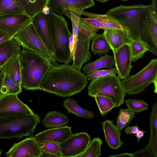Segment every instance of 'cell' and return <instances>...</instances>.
Wrapping results in <instances>:
<instances>
[{
  "instance_id": "7402d4cb",
  "label": "cell",
  "mask_w": 157,
  "mask_h": 157,
  "mask_svg": "<svg viewBox=\"0 0 157 157\" xmlns=\"http://www.w3.org/2000/svg\"><path fill=\"white\" fill-rule=\"evenodd\" d=\"M0 69L3 73L8 74L13 81L21 86L19 53L13 56Z\"/></svg>"
},
{
  "instance_id": "bcb514c9",
  "label": "cell",
  "mask_w": 157,
  "mask_h": 157,
  "mask_svg": "<svg viewBox=\"0 0 157 157\" xmlns=\"http://www.w3.org/2000/svg\"><path fill=\"white\" fill-rule=\"evenodd\" d=\"M146 132V131L139 130L135 134V136L137 140V143H138L140 140L144 136V133Z\"/></svg>"
},
{
  "instance_id": "4fadbf2b",
  "label": "cell",
  "mask_w": 157,
  "mask_h": 157,
  "mask_svg": "<svg viewBox=\"0 0 157 157\" xmlns=\"http://www.w3.org/2000/svg\"><path fill=\"white\" fill-rule=\"evenodd\" d=\"M7 157H42V151L38 143L32 135L14 143L5 154Z\"/></svg>"
},
{
  "instance_id": "f1b7e54d",
  "label": "cell",
  "mask_w": 157,
  "mask_h": 157,
  "mask_svg": "<svg viewBox=\"0 0 157 157\" xmlns=\"http://www.w3.org/2000/svg\"><path fill=\"white\" fill-rule=\"evenodd\" d=\"M26 14L33 17L48 6L49 0H20Z\"/></svg>"
},
{
  "instance_id": "c3c4849f",
  "label": "cell",
  "mask_w": 157,
  "mask_h": 157,
  "mask_svg": "<svg viewBox=\"0 0 157 157\" xmlns=\"http://www.w3.org/2000/svg\"><path fill=\"white\" fill-rule=\"evenodd\" d=\"M42 157H57V156L48 152L42 151Z\"/></svg>"
},
{
  "instance_id": "484cf974",
  "label": "cell",
  "mask_w": 157,
  "mask_h": 157,
  "mask_svg": "<svg viewBox=\"0 0 157 157\" xmlns=\"http://www.w3.org/2000/svg\"><path fill=\"white\" fill-rule=\"evenodd\" d=\"M70 121L69 118L59 111H52L47 113L42 120L46 128H54L66 126Z\"/></svg>"
},
{
  "instance_id": "7a4b0ae2",
  "label": "cell",
  "mask_w": 157,
  "mask_h": 157,
  "mask_svg": "<svg viewBox=\"0 0 157 157\" xmlns=\"http://www.w3.org/2000/svg\"><path fill=\"white\" fill-rule=\"evenodd\" d=\"M19 59L21 87L27 90H40L43 78L53 64L42 56L24 48Z\"/></svg>"
},
{
  "instance_id": "d6986e66",
  "label": "cell",
  "mask_w": 157,
  "mask_h": 157,
  "mask_svg": "<svg viewBox=\"0 0 157 157\" xmlns=\"http://www.w3.org/2000/svg\"><path fill=\"white\" fill-rule=\"evenodd\" d=\"M114 121L107 119L101 123L105 141L109 147L116 150L123 144L121 139V131L114 124Z\"/></svg>"
},
{
  "instance_id": "ba28073f",
  "label": "cell",
  "mask_w": 157,
  "mask_h": 157,
  "mask_svg": "<svg viewBox=\"0 0 157 157\" xmlns=\"http://www.w3.org/2000/svg\"><path fill=\"white\" fill-rule=\"evenodd\" d=\"M23 48L35 52L50 61L53 65H58L36 31L32 22L13 37Z\"/></svg>"
},
{
  "instance_id": "b9f144b4",
  "label": "cell",
  "mask_w": 157,
  "mask_h": 157,
  "mask_svg": "<svg viewBox=\"0 0 157 157\" xmlns=\"http://www.w3.org/2000/svg\"><path fill=\"white\" fill-rule=\"evenodd\" d=\"M133 157H151L154 156L150 149L146 146L143 149L136 152L132 153Z\"/></svg>"
},
{
  "instance_id": "8d00e7d4",
  "label": "cell",
  "mask_w": 157,
  "mask_h": 157,
  "mask_svg": "<svg viewBox=\"0 0 157 157\" xmlns=\"http://www.w3.org/2000/svg\"><path fill=\"white\" fill-rule=\"evenodd\" d=\"M124 102L128 109L135 113H139L148 109L149 105L142 99L129 98L125 100Z\"/></svg>"
},
{
  "instance_id": "83f0119b",
  "label": "cell",
  "mask_w": 157,
  "mask_h": 157,
  "mask_svg": "<svg viewBox=\"0 0 157 157\" xmlns=\"http://www.w3.org/2000/svg\"><path fill=\"white\" fill-rule=\"evenodd\" d=\"M25 13L20 0H0V15Z\"/></svg>"
},
{
  "instance_id": "8992f818",
  "label": "cell",
  "mask_w": 157,
  "mask_h": 157,
  "mask_svg": "<svg viewBox=\"0 0 157 157\" xmlns=\"http://www.w3.org/2000/svg\"><path fill=\"white\" fill-rule=\"evenodd\" d=\"M87 90L88 95L91 97L102 96L110 99L115 107L124 103L126 94L122 86L121 79L115 74L92 79Z\"/></svg>"
},
{
  "instance_id": "d6a6232c",
  "label": "cell",
  "mask_w": 157,
  "mask_h": 157,
  "mask_svg": "<svg viewBox=\"0 0 157 157\" xmlns=\"http://www.w3.org/2000/svg\"><path fill=\"white\" fill-rule=\"evenodd\" d=\"M102 143V140L98 137L94 138L79 157H98L101 156Z\"/></svg>"
},
{
  "instance_id": "ab89813d",
  "label": "cell",
  "mask_w": 157,
  "mask_h": 157,
  "mask_svg": "<svg viewBox=\"0 0 157 157\" xmlns=\"http://www.w3.org/2000/svg\"><path fill=\"white\" fill-rule=\"evenodd\" d=\"M113 74H117V71L116 68H113L109 69L98 70L89 75H86V77L87 80L91 81L95 78Z\"/></svg>"
},
{
  "instance_id": "f546056e",
  "label": "cell",
  "mask_w": 157,
  "mask_h": 157,
  "mask_svg": "<svg viewBox=\"0 0 157 157\" xmlns=\"http://www.w3.org/2000/svg\"><path fill=\"white\" fill-rule=\"evenodd\" d=\"M83 10L82 9L68 7L64 9L63 11V14H65L71 20L74 43L77 41L79 22Z\"/></svg>"
},
{
  "instance_id": "f35d334b",
  "label": "cell",
  "mask_w": 157,
  "mask_h": 157,
  "mask_svg": "<svg viewBox=\"0 0 157 157\" xmlns=\"http://www.w3.org/2000/svg\"><path fill=\"white\" fill-rule=\"evenodd\" d=\"M96 33L79 21L78 38L83 39L90 38L92 39Z\"/></svg>"
},
{
  "instance_id": "52a82bcc",
  "label": "cell",
  "mask_w": 157,
  "mask_h": 157,
  "mask_svg": "<svg viewBox=\"0 0 157 157\" xmlns=\"http://www.w3.org/2000/svg\"><path fill=\"white\" fill-rule=\"evenodd\" d=\"M121 81L126 94H136L141 93L151 83L157 80V59L151 60L149 63L137 73L128 75Z\"/></svg>"
},
{
  "instance_id": "5bb4252c",
  "label": "cell",
  "mask_w": 157,
  "mask_h": 157,
  "mask_svg": "<svg viewBox=\"0 0 157 157\" xmlns=\"http://www.w3.org/2000/svg\"><path fill=\"white\" fill-rule=\"evenodd\" d=\"M32 18L25 13L0 15V29L12 38L32 22Z\"/></svg>"
},
{
  "instance_id": "44dd1931",
  "label": "cell",
  "mask_w": 157,
  "mask_h": 157,
  "mask_svg": "<svg viewBox=\"0 0 157 157\" xmlns=\"http://www.w3.org/2000/svg\"><path fill=\"white\" fill-rule=\"evenodd\" d=\"M82 15L87 17H91L98 20L101 23L102 29L105 30H115L121 31L127 33L128 30L122 26L114 18L106 14H99L83 11Z\"/></svg>"
},
{
  "instance_id": "db71d44e",
  "label": "cell",
  "mask_w": 157,
  "mask_h": 157,
  "mask_svg": "<svg viewBox=\"0 0 157 157\" xmlns=\"http://www.w3.org/2000/svg\"><path fill=\"white\" fill-rule=\"evenodd\" d=\"M128 0H122V1H127Z\"/></svg>"
},
{
  "instance_id": "d590c367",
  "label": "cell",
  "mask_w": 157,
  "mask_h": 157,
  "mask_svg": "<svg viewBox=\"0 0 157 157\" xmlns=\"http://www.w3.org/2000/svg\"><path fill=\"white\" fill-rule=\"evenodd\" d=\"M129 45L131 51L132 62H133L142 58L145 53L148 51L141 42L132 40Z\"/></svg>"
},
{
  "instance_id": "8fae6325",
  "label": "cell",
  "mask_w": 157,
  "mask_h": 157,
  "mask_svg": "<svg viewBox=\"0 0 157 157\" xmlns=\"http://www.w3.org/2000/svg\"><path fill=\"white\" fill-rule=\"evenodd\" d=\"M140 39L148 51L157 56V13L152 11L142 28Z\"/></svg>"
},
{
  "instance_id": "7bdbcfd3",
  "label": "cell",
  "mask_w": 157,
  "mask_h": 157,
  "mask_svg": "<svg viewBox=\"0 0 157 157\" xmlns=\"http://www.w3.org/2000/svg\"><path fill=\"white\" fill-rule=\"evenodd\" d=\"M139 130V128L137 125L128 126L125 129L124 132L128 134H135Z\"/></svg>"
},
{
  "instance_id": "816d5d0a",
  "label": "cell",
  "mask_w": 157,
  "mask_h": 157,
  "mask_svg": "<svg viewBox=\"0 0 157 157\" xmlns=\"http://www.w3.org/2000/svg\"><path fill=\"white\" fill-rule=\"evenodd\" d=\"M96 1L99 2H101L104 3L107 2L109 0H95Z\"/></svg>"
},
{
  "instance_id": "7dc6e473",
  "label": "cell",
  "mask_w": 157,
  "mask_h": 157,
  "mask_svg": "<svg viewBox=\"0 0 157 157\" xmlns=\"http://www.w3.org/2000/svg\"><path fill=\"white\" fill-rule=\"evenodd\" d=\"M133 157V156L132 155V153H122L121 154L117 155H111L109 156V157Z\"/></svg>"
},
{
  "instance_id": "30bf717a",
  "label": "cell",
  "mask_w": 157,
  "mask_h": 157,
  "mask_svg": "<svg viewBox=\"0 0 157 157\" xmlns=\"http://www.w3.org/2000/svg\"><path fill=\"white\" fill-rule=\"evenodd\" d=\"M90 137L85 132L72 134L64 142L59 144L62 157L79 156L90 141Z\"/></svg>"
},
{
  "instance_id": "e0dca14e",
  "label": "cell",
  "mask_w": 157,
  "mask_h": 157,
  "mask_svg": "<svg viewBox=\"0 0 157 157\" xmlns=\"http://www.w3.org/2000/svg\"><path fill=\"white\" fill-rule=\"evenodd\" d=\"M94 6L93 0H49L48 7L49 11L63 16V10L68 7L84 10Z\"/></svg>"
},
{
  "instance_id": "3957f363",
  "label": "cell",
  "mask_w": 157,
  "mask_h": 157,
  "mask_svg": "<svg viewBox=\"0 0 157 157\" xmlns=\"http://www.w3.org/2000/svg\"><path fill=\"white\" fill-rule=\"evenodd\" d=\"M152 11H154L151 4L128 6L121 5L110 9L106 14L114 18L128 30V34L132 40L141 42L140 37L142 28Z\"/></svg>"
},
{
  "instance_id": "cb8c5ba5",
  "label": "cell",
  "mask_w": 157,
  "mask_h": 157,
  "mask_svg": "<svg viewBox=\"0 0 157 157\" xmlns=\"http://www.w3.org/2000/svg\"><path fill=\"white\" fill-rule=\"evenodd\" d=\"M150 137L147 145L154 157H157V102L152 106L150 117Z\"/></svg>"
},
{
  "instance_id": "681fc988",
  "label": "cell",
  "mask_w": 157,
  "mask_h": 157,
  "mask_svg": "<svg viewBox=\"0 0 157 157\" xmlns=\"http://www.w3.org/2000/svg\"><path fill=\"white\" fill-rule=\"evenodd\" d=\"M151 4L154 12L157 13V0H152Z\"/></svg>"
},
{
  "instance_id": "f5cc1de1",
  "label": "cell",
  "mask_w": 157,
  "mask_h": 157,
  "mask_svg": "<svg viewBox=\"0 0 157 157\" xmlns=\"http://www.w3.org/2000/svg\"><path fill=\"white\" fill-rule=\"evenodd\" d=\"M2 154V151L0 150V156H1Z\"/></svg>"
},
{
  "instance_id": "d4e9b609",
  "label": "cell",
  "mask_w": 157,
  "mask_h": 157,
  "mask_svg": "<svg viewBox=\"0 0 157 157\" xmlns=\"http://www.w3.org/2000/svg\"><path fill=\"white\" fill-rule=\"evenodd\" d=\"M114 65V56L106 54L96 60L84 65L82 70L83 73L87 75L100 69L112 68Z\"/></svg>"
},
{
  "instance_id": "2e32d148",
  "label": "cell",
  "mask_w": 157,
  "mask_h": 157,
  "mask_svg": "<svg viewBox=\"0 0 157 157\" xmlns=\"http://www.w3.org/2000/svg\"><path fill=\"white\" fill-rule=\"evenodd\" d=\"M71 127L66 125L51 128L36 134L35 138L38 144L48 141L60 144L72 134Z\"/></svg>"
},
{
  "instance_id": "f6af8a7d",
  "label": "cell",
  "mask_w": 157,
  "mask_h": 157,
  "mask_svg": "<svg viewBox=\"0 0 157 157\" xmlns=\"http://www.w3.org/2000/svg\"><path fill=\"white\" fill-rule=\"evenodd\" d=\"M69 44L71 56L73 48V38L72 34L71 33H70L69 35Z\"/></svg>"
},
{
  "instance_id": "4dcf8cb0",
  "label": "cell",
  "mask_w": 157,
  "mask_h": 157,
  "mask_svg": "<svg viewBox=\"0 0 157 157\" xmlns=\"http://www.w3.org/2000/svg\"><path fill=\"white\" fill-rule=\"evenodd\" d=\"M92 40L91 50L94 55L105 54L111 50L103 33H96Z\"/></svg>"
},
{
  "instance_id": "4316f807",
  "label": "cell",
  "mask_w": 157,
  "mask_h": 157,
  "mask_svg": "<svg viewBox=\"0 0 157 157\" xmlns=\"http://www.w3.org/2000/svg\"><path fill=\"white\" fill-rule=\"evenodd\" d=\"M77 102L73 99L67 98L63 102V106L66 109L67 113H72L78 117L89 119L95 115L92 111L80 107L77 104Z\"/></svg>"
},
{
  "instance_id": "9c48e42d",
  "label": "cell",
  "mask_w": 157,
  "mask_h": 157,
  "mask_svg": "<svg viewBox=\"0 0 157 157\" xmlns=\"http://www.w3.org/2000/svg\"><path fill=\"white\" fill-rule=\"evenodd\" d=\"M17 94H8L0 98V118L33 115L34 113L22 102Z\"/></svg>"
},
{
  "instance_id": "7c38bea8",
  "label": "cell",
  "mask_w": 157,
  "mask_h": 157,
  "mask_svg": "<svg viewBox=\"0 0 157 157\" xmlns=\"http://www.w3.org/2000/svg\"><path fill=\"white\" fill-rule=\"evenodd\" d=\"M32 22L37 33L52 56L54 52V47L52 37V27L49 14L42 11L32 17Z\"/></svg>"
},
{
  "instance_id": "e575fe53",
  "label": "cell",
  "mask_w": 157,
  "mask_h": 157,
  "mask_svg": "<svg viewBox=\"0 0 157 157\" xmlns=\"http://www.w3.org/2000/svg\"><path fill=\"white\" fill-rule=\"evenodd\" d=\"M97 103L100 114L104 116L115 107L114 104L109 98L102 96L93 97Z\"/></svg>"
},
{
  "instance_id": "603a6c76",
  "label": "cell",
  "mask_w": 157,
  "mask_h": 157,
  "mask_svg": "<svg viewBox=\"0 0 157 157\" xmlns=\"http://www.w3.org/2000/svg\"><path fill=\"white\" fill-rule=\"evenodd\" d=\"M21 51L20 46L13 37L0 44V68Z\"/></svg>"
},
{
  "instance_id": "1f68e13d",
  "label": "cell",
  "mask_w": 157,
  "mask_h": 157,
  "mask_svg": "<svg viewBox=\"0 0 157 157\" xmlns=\"http://www.w3.org/2000/svg\"><path fill=\"white\" fill-rule=\"evenodd\" d=\"M1 91L3 96L10 94L18 95L22 91V87L15 82L9 75L3 73Z\"/></svg>"
},
{
  "instance_id": "f907efd6",
  "label": "cell",
  "mask_w": 157,
  "mask_h": 157,
  "mask_svg": "<svg viewBox=\"0 0 157 157\" xmlns=\"http://www.w3.org/2000/svg\"><path fill=\"white\" fill-rule=\"evenodd\" d=\"M3 75L2 74L0 71V98L3 96L1 91L2 82Z\"/></svg>"
},
{
  "instance_id": "6da1fadb",
  "label": "cell",
  "mask_w": 157,
  "mask_h": 157,
  "mask_svg": "<svg viewBox=\"0 0 157 157\" xmlns=\"http://www.w3.org/2000/svg\"><path fill=\"white\" fill-rule=\"evenodd\" d=\"M88 83L86 75L72 65H52L43 78L40 90L68 97L80 93Z\"/></svg>"
},
{
  "instance_id": "5b68a950",
  "label": "cell",
  "mask_w": 157,
  "mask_h": 157,
  "mask_svg": "<svg viewBox=\"0 0 157 157\" xmlns=\"http://www.w3.org/2000/svg\"><path fill=\"white\" fill-rule=\"evenodd\" d=\"M40 122L39 115H33L10 117L0 118V138L20 139L33 135L37 125Z\"/></svg>"
},
{
  "instance_id": "277c9868",
  "label": "cell",
  "mask_w": 157,
  "mask_h": 157,
  "mask_svg": "<svg viewBox=\"0 0 157 157\" xmlns=\"http://www.w3.org/2000/svg\"><path fill=\"white\" fill-rule=\"evenodd\" d=\"M54 47L52 56L56 61L69 64L72 60L69 48V33L68 23L63 16L49 11Z\"/></svg>"
},
{
  "instance_id": "836d02e7",
  "label": "cell",
  "mask_w": 157,
  "mask_h": 157,
  "mask_svg": "<svg viewBox=\"0 0 157 157\" xmlns=\"http://www.w3.org/2000/svg\"><path fill=\"white\" fill-rule=\"evenodd\" d=\"M117 119L116 126L121 131L129 124L135 117V113L128 109H120Z\"/></svg>"
},
{
  "instance_id": "60d3db41",
  "label": "cell",
  "mask_w": 157,
  "mask_h": 157,
  "mask_svg": "<svg viewBox=\"0 0 157 157\" xmlns=\"http://www.w3.org/2000/svg\"><path fill=\"white\" fill-rule=\"evenodd\" d=\"M80 21L96 33H97L100 29H102L101 23L94 18L91 17H88L86 18L81 17Z\"/></svg>"
},
{
  "instance_id": "ac0fdd59",
  "label": "cell",
  "mask_w": 157,
  "mask_h": 157,
  "mask_svg": "<svg viewBox=\"0 0 157 157\" xmlns=\"http://www.w3.org/2000/svg\"><path fill=\"white\" fill-rule=\"evenodd\" d=\"M92 39L78 38L76 48L72 59V65L79 70L82 65L91 58V55L90 51V44Z\"/></svg>"
},
{
  "instance_id": "74e56055",
  "label": "cell",
  "mask_w": 157,
  "mask_h": 157,
  "mask_svg": "<svg viewBox=\"0 0 157 157\" xmlns=\"http://www.w3.org/2000/svg\"><path fill=\"white\" fill-rule=\"evenodd\" d=\"M38 144L42 151L51 153L57 157H62L59 144L48 141Z\"/></svg>"
},
{
  "instance_id": "ffe728a7",
  "label": "cell",
  "mask_w": 157,
  "mask_h": 157,
  "mask_svg": "<svg viewBox=\"0 0 157 157\" xmlns=\"http://www.w3.org/2000/svg\"><path fill=\"white\" fill-rule=\"evenodd\" d=\"M103 33L113 52L125 44L129 45L132 40L127 33L120 30H105Z\"/></svg>"
},
{
  "instance_id": "9a60e30c",
  "label": "cell",
  "mask_w": 157,
  "mask_h": 157,
  "mask_svg": "<svg viewBox=\"0 0 157 157\" xmlns=\"http://www.w3.org/2000/svg\"><path fill=\"white\" fill-rule=\"evenodd\" d=\"M114 65L120 79L124 78L129 75L133 67L131 65V53L130 46L125 44L117 51L113 52Z\"/></svg>"
},
{
  "instance_id": "ee69618b",
  "label": "cell",
  "mask_w": 157,
  "mask_h": 157,
  "mask_svg": "<svg viewBox=\"0 0 157 157\" xmlns=\"http://www.w3.org/2000/svg\"><path fill=\"white\" fill-rule=\"evenodd\" d=\"M11 39L8 34L0 29V44Z\"/></svg>"
}]
</instances>
